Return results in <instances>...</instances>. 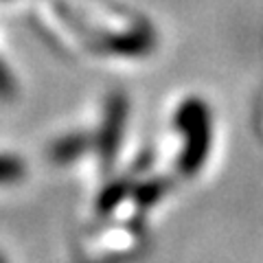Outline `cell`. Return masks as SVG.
<instances>
[{
	"mask_svg": "<svg viewBox=\"0 0 263 263\" xmlns=\"http://www.w3.org/2000/svg\"><path fill=\"white\" fill-rule=\"evenodd\" d=\"M174 123L184 136V147L178 160L182 176H195L206 162L211 149V114L202 99L191 97L178 105Z\"/></svg>",
	"mask_w": 263,
	"mask_h": 263,
	"instance_id": "6da1fadb",
	"label": "cell"
},
{
	"mask_svg": "<svg viewBox=\"0 0 263 263\" xmlns=\"http://www.w3.org/2000/svg\"><path fill=\"white\" fill-rule=\"evenodd\" d=\"M129 103L127 97L123 92H112L105 101V112H103V123L97 134V152L99 160H101V169L110 171L117 162V154L123 141V132H125V121H127Z\"/></svg>",
	"mask_w": 263,
	"mask_h": 263,
	"instance_id": "7a4b0ae2",
	"label": "cell"
},
{
	"mask_svg": "<svg viewBox=\"0 0 263 263\" xmlns=\"http://www.w3.org/2000/svg\"><path fill=\"white\" fill-rule=\"evenodd\" d=\"M154 46V33L145 22H138L125 33H114L110 37H103L99 48L108 51L112 55H145L149 53Z\"/></svg>",
	"mask_w": 263,
	"mask_h": 263,
	"instance_id": "3957f363",
	"label": "cell"
},
{
	"mask_svg": "<svg viewBox=\"0 0 263 263\" xmlns=\"http://www.w3.org/2000/svg\"><path fill=\"white\" fill-rule=\"evenodd\" d=\"M92 145H97V134H86V132L64 134L51 145L48 158L55 164H70V162L79 160Z\"/></svg>",
	"mask_w": 263,
	"mask_h": 263,
	"instance_id": "277c9868",
	"label": "cell"
},
{
	"mask_svg": "<svg viewBox=\"0 0 263 263\" xmlns=\"http://www.w3.org/2000/svg\"><path fill=\"white\" fill-rule=\"evenodd\" d=\"M132 189H134V184H132V180H127V178H121V180L110 182L97 200V213L101 217L110 215L114 209L121 206V202L125 200V197H132Z\"/></svg>",
	"mask_w": 263,
	"mask_h": 263,
	"instance_id": "5b68a950",
	"label": "cell"
},
{
	"mask_svg": "<svg viewBox=\"0 0 263 263\" xmlns=\"http://www.w3.org/2000/svg\"><path fill=\"white\" fill-rule=\"evenodd\" d=\"M169 189V180L167 178H154V180H143L141 184H134L132 189V197H134L136 206L147 209V206H154L160 197L167 193Z\"/></svg>",
	"mask_w": 263,
	"mask_h": 263,
	"instance_id": "8992f818",
	"label": "cell"
},
{
	"mask_svg": "<svg viewBox=\"0 0 263 263\" xmlns=\"http://www.w3.org/2000/svg\"><path fill=\"white\" fill-rule=\"evenodd\" d=\"M24 178V162L15 156L0 154V184H15Z\"/></svg>",
	"mask_w": 263,
	"mask_h": 263,
	"instance_id": "52a82bcc",
	"label": "cell"
},
{
	"mask_svg": "<svg viewBox=\"0 0 263 263\" xmlns=\"http://www.w3.org/2000/svg\"><path fill=\"white\" fill-rule=\"evenodd\" d=\"M15 79L11 70L7 68V64L0 60V99H13L15 97Z\"/></svg>",
	"mask_w": 263,
	"mask_h": 263,
	"instance_id": "ba28073f",
	"label": "cell"
}]
</instances>
